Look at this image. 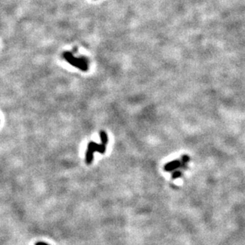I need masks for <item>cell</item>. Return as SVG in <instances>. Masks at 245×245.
<instances>
[{"instance_id":"obj_1","label":"cell","mask_w":245,"mask_h":245,"mask_svg":"<svg viewBox=\"0 0 245 245\" xmlns=\"http://www.w3.org/2000/svg\"><path fill=\"white\" fill-rule=\"evenodd\" d=\"M63 57L73 66L77 67L83 71H86L88 69L87 61L85 60V58L76 57L70 52H64Z\"/></svg>"},{"instance_id":"obj_2","label":"cell","mask_w":245,"mask_h":245,"mask_svg":"<svg viewBox=\"0 0 245 245\" xmlns=\"http://www.w3.org/2000/svg\"><path fill=\"white\" fill-rule=\"evenodd\" d=\"M35 245H50V244H48V243H45V242H38V243H36Z\"/></svg>"}]
</instances>
